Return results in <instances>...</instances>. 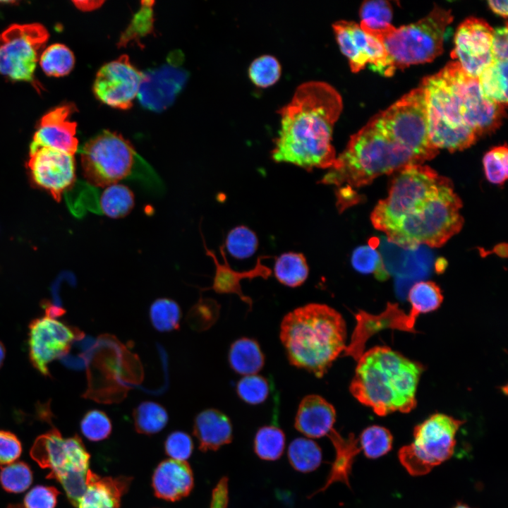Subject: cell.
Masks as SVG:
<instances>
[{
	"label": "cell",
	"instance_id": "d590c367",
	"mask_svg": "<svg viewBox=\"0 0 508 508\" xmlns=\"http://www.w3.org/2000/svg\"><path fill=\"white\" fill-rule=\"evenodd\" d=\"M39 61L45 74L61 77L72 71L75 64V57L68 47L57 43L43 50Z\"/></svg>",
	"mask_w": 508,
	"mask_h": 508
},
{
	"label": "cell",
	"instance_id": "6da1fadb",
	"mask_svg": "<svg viewBox=\"0 0 508 508\" xmlns=\"http://www.w3.org/2000/svg\"><path fill=\"white\" fill-rule=\"evenodd\" d=\"M461 207L449 179L428 166L413 164L396 173L388 196L378 202L370 219L399 246L440 247L461 230Z\"/></svg>",
	"mask_w": 508,
	"mask_h": 508
},
{
	"label": "cell",
	"instance_id": "816d5d0a",
	"mask_svg": "<svg viewBox=\"0 0 508 508\" xmlns=\"http://www.w3.org/2000/svg\"><path fill=\"white\" fill-rule=\"evenodd\" d=\"M507 25L494 30L492 42V56L495 61H508Z\"/></svg>",
	"mask_w": 508,
	"mask_h": 508
},
{
	"label": "cell",
	"instance_id": "603a6c76",
	"mask_svg": "<svg viewBox=\"0 0 508 508\" xmlns=\"http://www.w3.org/2000/svg\"><path fill=\"white\" fill-rule=\"evenodd\" d=\"M336 411L333 405L318 394H308L301 401L294 426L308 437L327 436L334 429Z\"/></svg>",
	"mask_w": 508,
	"mask_h": 508
},
{
	"label": "cell",
	"instance_id": "74e56055",
	"mask_svg": "<svg viewBox=\"0 0 508 508\" xmlns=\"http://www.w3.org/2000/svg\"><path fill=\"white\" fill-rule=\"evenodd\" d=\"M358 440L361 450L370 459L386 454L391 450L393 442L392 435L387 428L375 425L363 430Z\"/></svg>",
	"mask_w": 508,
	"mask_h": 508
},
{
	"label": "cell",
	"instance_id": "f907efd6",
	"mask_svg": "<svg viewBox=\"0 0 508 508\" xmlns=\"http://www.w3.org/2000/svg\"><path fill=\"white\" fill-rule=\"evenodd\" d=\"M21 452L20 442L16 435L8 431L0 430V464L16 461Z\"/></svg>",
	"mask_w": 508,
	"mask_h": 508
},
{
	"label": "cell",
	"instance_id": "9c48e42d",
	"mask_svg": "<svg viewBox=\"0 0 508 508\" xmlns=\"http://www.w3.org/2000/svg\"><path fill=\"white\" fill-rule=\"evenodd\" d=\"M372 119L385 133L423 162L438 153L429 138L425 95L421 85Z\"/></svg>",
	"mask_w": 508,
	"mask_h": 508
},
{
	"label": "cell",
	"instance_id": "c3c4849f",
	"mask_svg": "<svg viewBox=\"0 0 508 508\" xmlns=\"http://www.w3.org/2000/svg\"><path fill=\"white\" fill-rule=\"evenodd\" d=\"M59 494L54 487L37 485L26 494L23 503L9 504L7 508H54Z\"/></svg>",
	"mask_w": 508,
	"mask_h": 508
},
{
	"label": "cell",
	"instance_id": "ffe728a7",
	"mask_svg": "<svg viewBox=\"0 0 508 508\" xmlns=\"http://www.w3.org/2000/svg\"><path fill=\"white\" fill-rule=\"evenodd\" d=\"M357 321L352 334L349 346L344 351L346 356H350L358 360L363 354L365 344L370 337L377 332L392 328L415 332L414 324L409 314L398 308L397 304L389 303L387 309L378 315L368 314L363 310L356 315Z\"/></svg>",
	"mask_w": 508,
	"mask_h": 508
},
{
	"label": "cell",
	"instance_id": "277c9868",
	"mask_svg": "<svg viewBox=\"0 0 508 508\" xmlns=\"http://www.w3.org/2000/svg\"><path fill=\"white\" fill-rule=\"evenodd\" d=\"M351 394L381 416L408 413L416 406L423 366L387 346H375L357 360Z\"/></svg>",
	"mask_w": 508,
	"mask_h": 508
},
{
	"label": "cell",
	"instance_id": "b9f144b4",
	"mask_svg": "<svg viewBox=\"0 0 508 508\" xmlns=\"http://www.w3.org/2000/svg\"><path fill=\"white\" fill-rule=\"evenodd\" d=\"M271 389L269 381L258 374L243 376L236 385V393L244 402L250 405L263 403Z\"/></svg>",
	"mask_w": 508,
	"mask_h": 508
},
{
	"label": "cell",
	"instance_id": "7c38bea8",
	"mask_svg": "<svg viewBox=\"0 0 508 508\" xmlns=\"http://www.w3.org/2000/svg\"><path fill=\"white\" fill-rule=\"evenodd\" d=\"M49 34L40 23L13 24L0 33V74L36 86L35 71Z\"/></svg>",
	"mask_w": 508,
	"mask_h": 508
},
{
	"label": "cell",
	"instance_id": "6f0895ef",
	"mask_svg": "<svg viewBox=\"0 0 508 508\" xmlns=\"http://www.w3.org/2000/svg\"><path fill=\"white\" fill-rule=\"evenodd\" d=\"M6 356V349L4 344L0 341V368L2 366Z\"/></svg>",
	"mask_w": 508,
	"mask_h": 508
},
{
	"label": "cell",
	"instance_id": "8d00e7d4",
	"mask_svg": "<svg viewBox=\"0 0 508 508\" xmlns=\"http://www.w3.org/2000/svg\"><path fill=\"white\" fill-rule=\"evenodd\" d=\"M284 432L276 425H265L256 433L254 451L262 459L274 461L282 454L285 447Z\"/></svg>",
	"mask_w": 508,
	"mask_h": 508
},
{
	"label": "cell",
	"instance_id": "ee69618b",
	"mask_svg": "<svg viewBox=\"0 0 508 508\" xmlns=\"http://www.w3.org/2000/svg\"><path fill=\"white\" fill-rule=\"evenodd\" d=\"M380 252L382 266L387 274L405 277L408 265L409 250L399 246L387 238L382 240Z\"/></svg>",
	"mask_w": 508,
	"mask_h": 508
},
{
	"label": "cell",
	"instance_id": "8fae6325",
	"mask_svg": "<svg viewBox=\"0 0 508 508\" xmlns=\"http://www.w3.org/2000/svg\"><path fill=\"white\" fill-rule=\"evenodd\" d=\"M80 159L86 181L106 188L128 176L139 158L131 142L116 132L103 130L83 145Z\"/></svg>",
	"mask_w": 508,
	"mask_h": 508
},
{
	"label": "cell",
	"instance_id": "8992f818",
	"mask_svg": "<svg viewBox=\"0 0 508 508\" xmlns=\"http://www.w3.org/2000/svg\"><path fill=\"white\" fill-rule=\"evenodd\" d=\"M423 163L371 119L351 136L345 150L318 183L333 185L337 187L335 191L356 193L354 188L366 186L381 175Z\"/></svg>",
	"mask_w": 508,
	"mask_h": 508
},
{
	"label": "cell",
	"instance_id": "1f68e13d",
	"mask_svg": "<svg viewBox=\"0 0 508 508\" xmlns=\"http://www.w3.org/2000/svg\"><path fill=\"white\" fill-rule=\"evenodd\" d=\"M133 419L137 433L152 435L160 432L167 425L169 416L166 409L160 404L145 401L133 409Z\"/></svg>",
	"mask_w": 508,
	"mask_h": 508
},
{
	"label": "cell",
	"instance_id": "f546056e",
	"mask_svg": "<svg viewBox=\"0 0 508 508\" xmlns=\"http://www.w3.org/2000/svg\"><path fill=\"white\" fill-rule=\"evenodd\" d=\"M309 269L306 257L301 253L288 252L279 256L274 263L277 279L289 287L303 284L308 278Z\"/></svg>",
	"mask_w": 508,
	"mask_h": 508
},
{
	"label": "cell",
	"instance_id": "ac0fdd59",
	"mask_svg": "<svg viewBox=\"0 0 508 508\" xmlns=\"http://www.w3.org/2000/svg\"><path fill=\"white\" fill-rule=\"evenodd\" d=\"M333 29L353 72H358L370 64L373 71L384 74L387 54L382 40L366 33L352 21H337L333 24Z\"/></svg>",
	"mask_w": 508,
	"mask_h": 508
},
{
	"label": "cell",
	"instance_id": "7bdbcfd3",
	"mask_svg": "<svg viewBox=\"0 0 508 508\" xmlns=\"http://www.w3.org/2000/svg\"><path fill=\"white\" fill-rule=\"evenodd\" d=\"M249 77L257 86L266 87L274 84L281 75V66L277 59L270 55L255 59L249 67Z\"/></svg>",
	"mask_w": 508,
	"mask_h": 508
},
{
	"label": "cell",
	"instance_id": "e575fe53",
	"mask_svg": "<svg viewBox=\"0 0 508 508\" xmlns=\"http://www.w3.org/2000/svg\"><path fill=\"white\" fill-rule=\"evenodd\" d=\"M179 303L169 298L155 300L149 310V318L153 327L160 332L179 329L181 318Z\"/></svg>",
	"mask_w": 508,
	"mask_h": 508
},
{
	"label": "cell",
	"instance_id": "ab89813d",
	"mask_svg": "<svg viewBox=\"0 0 508 508\" xmlns=\"http://www.w3.org/2000/svg\"><path fill=\"white\" fill-rule=\"evenodd\" d=\"M258 246V240L256 234L243 225L232 229L226 238L227 251L237 259L250 257L255 253Z\"/></svg>",
	"mask_w": 508,
	"mask_h": 508
},
{
	"label": "cell",
	"instance_id": "2e32d148",
	"mask_svg": "<svg viewBox=\"0 0 508 508\" xmlns=\"http://www.w3.org/2000/svg\"><path fill=\"white\" fill-rule=\"evenodd\" d=\"M493 32L494 29L486 21L475 17L466 19L458 27L451 56L471 76L478 78L493 61Z\"/></svg>",
	"mask_w": 508,
	"mask_h": 508
},
{
	"label": "cell",
	"instance_id": "5bb4252c",
	"mask_svg": "<svg viewBox=\"0 0 508 508\" xmlns=\"http://www.w3.org/2000/svg\"><path fill=\"white\" fill-rule=\"evenodd\" d=\"M183 59L181 52H173L166 63L143 72L137 95L143 107L160 112L174 103L189 77Z\"/></svg>",
	"mask_w": 508,
	"mask_h": 508
},
{
	"label": "cell",
	"instance_id": "4dcf8cb0",
	"mask_svg": "<svg viewBox=\"0 0 508 508\" xmlns=\"http://www.w3.org/2000/svg\"><path fill=\"white\" fill-rule=\"evenodd\" d=\"M99 205L106 216L119 219L131 212L135 205V196L127 186L116 183L105 188L100 196Z\"/></svg>",
	"mask_w": 508,
	"mask_h": 508
},
{
	"label": "cell",
	"instance_id": "d6986e66",
	"mask_svg": "<svg viewBox=\"0 0 508 508\" xmlns=\"http://www.w3.org/2000/svg\"><path fill=\"white\" fill-rule=\"evenodd\" d=\"M74 109L72 104H63L44 114L30 148L47 147L74 156L78 147L75 137L77 123L69 120Z\"/></svg>",
	"mask_w": 508,
	"mask_h": 508
},
{
	"label": "cell",
	"instance_id": "83f0119b",
	"mask_svg": "<svg viewBox=\"0 0 508 508\" xmlns=\"http://www.w3.org/2000/svg\"><path fill=\"white\" fill-rule=\"evenodd\" d=\"M360 26L366 33L381 40L395 27L391 24L392 8L387 1H365L360 9Z\"/></svg>",
	"mask_w": 508,
	"mask_h": 508
},
{
	"label": "cell",
	"instance_id": "db71d44e",
	"mask_svg": "<svg viewBox=\"0 0 508 508\" xmlns=\"http://www.w3.org/2000/svg\"><path fill=\"white\" fill-rule=\"evenodd\" d=\"M488 6L491 8V10L495 12V13L504 17H507V0H502V1H488Z\"/></svg>",
	"mask_w": 508,
	"mask_h": 508
},
{
	"label": "cell",
	"instance_id": "9a60e30c",
	"mask_svg": "<svg viewBox=\"0 0 508 508\" xmlns=\"http://www.w3.org/2000/svg\"><path fill=\"white\" fill-rule=\"evenodd\" d=\"M142 75L143 72L123 54L99 68L93 83V92L99 101L109 107L129 109L138 95Z\"/></svg>",
	"mask_w": 508,
	"mask_h": 508
},
{
	"label": "cell",
	"instance_id": "44dd1931",
	"mask_svg": "<svg viewBox=\"0 0 508 508\" xmlns=\"http://www.w3.org/2000/svg\"><path fill=\"white\" fill-rule=\"evenodd\" d=\"M200 233L205 253L212 258L215 265V272L212 286L201 289V290H213L216 293L221 294H236L241 301L248 304L250 310L252 308V300L243 294L240 282L243 279H252L255 277H262L265 279H267L271 274V270L262 263V259L267 256L259 257L255 267L253 269L245 272H237L230 267L226 257L224 246L219 247V250L224 261L223 263H220L215 253L207 247L202 232Z\"/></svg>",
	"mask_w": 508,
	"mask_h": 508
},
{
	"label": "cell",
	"instance_id": "681fc988",
	"mask_svg": "<svg viewBox=\"0 0 508 508\" xmlns=\"http://www.w3.org/2000/svg\"><path fill=\"white\" fill-rule=\"evenodd\" d=\"M193 444L190 435L183 431H174L167 437L164 449L167 454L172 459L184 461L188 459L193 452Z\"/></svg>",
	"mask_w": 508,
	"mask_h": 508
},
{
	"label": "cell",
	"instance_id": "836d02e7",
	"mask_svg": "<svg viewBox=\"0 0 508 508\" xmlns=\"http://www.w3.org/2000/svg\"><path fill=\"white\" fill-rule=\"evenodd\" d=\"M411 308L409 314L416 318L422 313L433 311L439 308L443 296L440 287L432 282L414 284L408 292Z\"/></svg>",
	"mask_w": 508,
	"mask_h": 508
},
{
	"label": "cell",
	"instance_id": "680465c9",
	"mask_svg": "<svg viewBox=\"0 0 508 508\" xmlns=\"http://www.w3.org/2000/svg\"><path fill=\"white\" fill-rule=\"evenodd\" d=\"M435 267H436L437 271H438V272L443 271L446 267L445 260L440 259L439 260H437Z\"/></svg>",
	"mask_w": 508,
	"mask_h": 508
},
{
	"label": "cell",
	"instance_id": "bcb514c9",
	"mask_svg": "<svg viewBox=\"0 0 508 508\" xmlns=\"http://www.w3.org/2000/svg\"><path fill=\"white\" fill-rule=\"evenodd\" d=\"M83 435L91 441H101L111 434L112 425L108 416L99 409L88 411L80 421Z\"/></svg>",
	"mask_w": 508,
	"mask_h": 508
},
{
	"label": "cell",
	"instance_id": "7a4b0ae2",
	"mask_svg": "<svg viewBox=\"0 0 508 508\" xmlns=\"http://www.w3.org/2000/svg\"><path fill=\"white\" fill-rule=\"evenodd\" d=\"M423 87L428 135L436 148L464 150L502 123L504 108L483 92L478 78L466 73L457 61L425 78Z\"/></svg>",
	"mask_w": 508,
	"mask_h": 508
},
{
	"label": "cell",
	"instance_id": "5b68a950",
	"mask_svg": "<svg viewBox=\"0 0 508 508\" xmlns=\"http://www.w3.org/2000/svg\"><path fill=\"white\" fill-rule=\"evenodd\" d=\"M347 332L342 315L333 308L309 303L287 313L280 340L289 363L322 377L346 349Z\"/></svg>",
	"mask_w": 508,
	"mask_h": 508
},
{
	"label": "cell",
	"instance_id": "11a10c76",
	"mask_svg": "<svg viewBox=\"0 0 508 508\" xmlns=\"http://www.w3.org/2000/svg\"><path fill=\"white\" fill-rule=\"evenodd\" d=\"M75 6L81 11H92L100 6L102 1H74Z\"/></svg>",
	"mask_w": 508,
	"mask_h": 508
},
{
	"label": "cell",
	"instance_id": "7402d4cb",
	"mask_svg": "<svg viewBox=\"0 0 508 508\" xmlns=\"http://www.w3.org/2000/svg\"><path fill=\"white\" fill-rule=\"evenodd\" d=\"M193 487V475L189 464L172 459L162 461L152 476L155 495L174 502L187 496Z\"/></svg>",
	"mask_w": 508,
	"mask_h": 508
},
{
	"label": "cell",
	"instance_id": "d4e9b609",
	"mask_svg": "<svg viewBox=\"0 0 508 508\" xmlns=\"http://www.w3.org/2000/svg\"><path fill=\"white\" fill-rule=\"evenodd\" d=\"M193 434L202 452L214 451L232 440L233 429L229 417L216 409H207L196 415Z\"/></svg>",
	"mask_w": 508,
	"mask_h": 508
},
{
	"label": "cell",
	"instance_id": "ba28073f",
	"mask_svg": "<svg viewBox=\"0 0 508 508\" xmlns=\"http://www.w3.org/2000/svg\"><path fill=\"white\" fill-rule=\"evenodd\" d=\"M30 456L40 467L49 469L46 478L59 481L76 507L85 490L90 470V456L80 437L64 438L54 428L35 440Z\"/></svg>",
	"mask_w": 508,
	"mask_h": 508
},
{
	"label": "cell",
	"instance_id": "f5cc1de1",
	"mask_svg": "<svg viewBox=\"0 0 508 508\" xmlns=\"http://www.w3.org/2000/svg\"><path fill=\"white\" fill-rule=\"evenodd\" d=\"M228 502V479L224 477L213 490L210 508H227Z\"/></svg>",
	"mask_w": 508,
	"mask_h": 508
},
{
	"label": "cell",
	"instance_id": "e0dca14e",
	"mask_svg": "<svg viewBox=\"0 0 508 508\" xmlns=\"http://www.w3.org/2000/svg\"><path fill=\"white\" fill-rule=\"evenodd\" d=\"M27 165L34 183L49 192L56 201L75 180L74 156L57 150L30 148Z\"/></svg>",
	"mask_w": 508,
	"mask_h": 508
},
{
	"label": "cell",
	"instance_id": "f1b7e54d",
	"mask_svg": "<svg viewBox=\"0 0 508 508\" xmlns=\"http://www.w3.org/2000/svg\"><path fill=\"white\" fill-rule=\"evenodd\" d=\"M507 64L508 61L493 60L478 76L483 94L504 109L507 105Z\"/></svg>",
	"mask_w": 508,
	"mask_h": 508
},
{
	"label": "cell",
	"instance_id": "60d3db41",
	"mask_svg": "<svg viewBox=\"0 0 508 508\" xmlns=\"http://www.w3.org/2000/svg\"><path fill=\"white\" fill-rule=\"evenodd\" d=\"M32 482V471L25 462L14 461L1 466L0 483L6 491L14 493L24 492Z\"/></svg>",
	"mask_w": 508,
	"mask_h": 508
},
{
	"label": "cell",
	"instance_id": "4316f807",
	"mask_svg": "<svg viewBox=\"0 0 508 508\" xmlns=\"http://www.w3.org/2000/svg\"><path fill=\"white\" fill-rule=\"evenodd\" d=\"M228 361L234 372L246 376L257 374L262 370L265 356L255 339L242 337L231 344Z\"/></svg>",
	"mask_w": 508,
	"mask_h": 508
},
{
	"label": "cell",
	"instance_id": "91938a15",
	"mask_svg": "<svg viewBox=\"0 0 508 508\" xmlns=\"http://www.w3.org/2000/svg\"><path fill=\"white\" fill-rule=\"evenodd\" d=\"M452 508H472L469 507L468 505L462 503V502H458L455 506H454Z\"/></svg>",
	"mask_w": 508,
	"mask_h": 508
},
{
	"label": "cell",
	"instance_id": "f6af8a7d",
	"mask_svg": "<svg viewBox=\"0 0 508 508\" xmlns=\"http://www.w3.org/2000/svg\"><path fill=\"white\" fill-rule=\"evenodd\" d=\"M483 167L487 179L495 184H502L508 176V150L507 145L495 147L484 156Z\"/></svg>",
	"mask_w": 508,
	"mask_h": 508
},
{
	"label": "cell",
	"instance_id": "52a82bcc",
	"mask_svg": "<svg viewBox=\"0 0 508 508\" xmlns=\"http://www.w3.org/2000/svg\"><path fill=\"white\" fill-rule=\"evenodd\" d=\"M452 20L450 10L435 6L418 21L394 28L382 39L387 54L383 75L391 76L397 69L430 62L441 54L446 29Z\"/></svg>",
	"mask_w": 508,
	"mask_h": 508
},
{
	"label": "cell",
	"instance_id": "d6a6232c",
	"mask_svg": "<svg viewBox=\"0 0 508 508\" xmlns=\"http://www.w3.org/2000/svg\"><path fill=\"white\" fill-rule=\"evenodd\" d=\"M288 458L294 469L302 473H309L320 465L322 451L315 441L298 437L290 443Z\"/></svg>",
	"mask_w": 508,
	"mask_h": 508
},
{
	"label": "cell",
	"instance_id": "7dc6e473",
	"mask_svg": "<svg viewBox=\"0 0 508 508\" xmlns=\"http://www.w3.org/2000/svg\"><path fill=\"white\" fill-rule=\"evenodd\" d=\"M351 265L356 271L361 273L375 272L377 278L381 280L385 279L388 276L382 266L380 254L369 245L358 247L353 250Z\"/></svg>",
	"mask_w": 508,
	"mask_h": 508
},
{
	"label": "cell",
	"instance_id": "9f6ffc18",
	"mask_svg": "<svg viewBox=\"0 0 508 508\" xmlns=\"http://www.w3.org/2000/svg\"><path fill=\"white\" fill-rule=\"evenodd\" d=\"M44 308L45 310V316L51 318L55 319V318L61 316L65 313L64 309L55 305L45 303Z\"/></svg>",
	"mask_w": 508,
	"mask_h": 508
},
{
	"label": "cell",
	"instance_id": "cb8c5ba5",
	"mask_svg": "<svg viewBox=\"0 0 508 508\" xmlns=\"http://www.w3.org/2000/svg\"><path fill=\"white\" fill-rule=\"evenodd\" d=\"M131 479L126 476L100 477L88 471L85 490L77 508H120L122 496L128 491Z\"/></svg>",
	"mask_w": 508,
	"mask_h": 508
},
{
	"label": "cell",
	"instance_id": "30bf717a",
	"mask_svg": "<svg viewBox=\"0 0 508 508\" xmlns=\"http://www.w3.org/2000/svg\"><path fill=\"white\" fill-rule=\"evenodd\" d=\"M464 421L434 413L413 430V440L398 453L401 465L412 476L427 474L454 453L456 435Z\"/></svg>",
	"mask_w": 508,
	"mask_h": 508
},
{
	"label": "cell",
	"instance_id": "484cf974",
	"mask_svg": "<svg viewBox=\"0 0 508 508\" xmlns=\"http://www.w3.org/2000/svg\"><path fill=\"white\" fill-rule=\"evenodd\" d=\"M335 450V458L332 464L331 469L322 488L314 492L313 497L318 492H324L332 483L341 482L349 486V476L355 457L360 452L361 448L358 438L353 434L343 437L334 428L328 434Z\"/></svg>",
	"mask_w": 508,
	"mask_h": 508
},
{
	"label": "cell",
	"instance_id": "3957f363",
	"mask_svg": "<svg viewBox=\"0 0 508 508\" xmlns=\"http://www.w3.org/2000/svg\"><path fill=\"white\" fill-rule=\"evenodd\" d=\"M343 107L337 90L322 81L299 85L279 111L281 128L272 158L307 171L329 169L335 162L333 128Z\"/></svg>",
	"mask_w": 508,
	"mask_h": 508
},
{
	"label": "cell",
	"instance_id": "4fadbf2b",
	"mask_svg": "<svg viewBox=\"0 0 508 508\" xmlns=\"http://www.w3.org/2000/svg\"><path fill=\"white\" fill-rule=\"evenodd\" d=\"M83 336L80 329L54 318H35L29 325L30 361L42 375L50 376L48 365L66 355L73 342Z\"/></svg>",
	"mask_w": 508,
	"mask_h": 508
},
{
	"label": "cell",
	"instance_id": "f35d334b",
	"mask_svg": "<svg viewBox=\"0 0 508 508\" xmlns=\"http://www.w3.org/2000/svg\"><path fill=\"white\" fill-rule=\"evenodd\" d=\"M220 306L214 299L201 297L189 309L186 321L195 332H202L210 328L217 320Z\"/></svg>",
	"mask_w": 508,
	"mask_h": 508
}]
</instances>
